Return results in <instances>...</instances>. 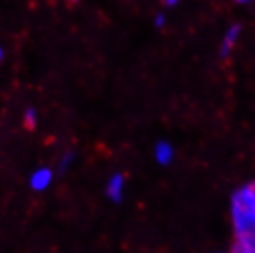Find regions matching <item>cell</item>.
<instances>
[{"label":"cell","instance_id":"cell-2","mask_svg":"<svg viewBox=\"0 0 255 253\" xmlns=\"http://www.w3.org/2000/svg\"><path fill=\"white\" fill-rule=\"evenodd\" d=\"M154 154H155L157 163H158V165H161V166L169 165V163L172 161V158H174V149H172L171 144L166 143V141H160L155 146Z\"/></svg>","mask_w":255,"mask_h":253},{"label":"cell","instance_id":"cell-9","mask_svg":"<svg viewBox=\"0 0 255 253\" xmlns=\"http://www.w3.org/2000/svg\"><path fill=\"white\" fill-rule=\"evenodd\" d=\"M175 5H177L175 0H168V2H166V6H175Z\"/></svg>","mask_w":255,"mask_h":253},{"label":"cell","instance_id":"cell-4","mask_svg":"<svg viewBox=\"0 0 255 253\" xmlns=\"http://www.w3.org/2000/svg\"><path fill=\"white\" fill-rule=\"evenodd\" d=\"M51 181V170L49 169H40L31 178V186L35 190H43Z\"/></svg>","mask_w":255,"mask_h":253},{"label":"cell","instance_id":"cell-1","mask_svg":"<svg viewBox=\"0 0 255 253\" xmlns=\"http://www.w3.org/2000/svg\"><path fill=\"white\" fill-rule=\"evenodd\" d=\"M231 213L239 244L255 253V181L235 192Z\"/></svg>","mask_w":255,"mask_h":253},{"label":"cell","instance_id":"cell-8","mask_svg":"<svg viewBox=\"0 0 255 253\" xmlns=\"http://www.w3.org/2000/svg\"><path fill=\"white\" fill-rule=\"evenodd\" d=\"M165 22L166 20H165V15H163V14H157L155 15V26L157 28H161L163 25H165Z\"/></svg>","mask_w":255,"mask_h":253},{"label":"cell","instance_id":"cell-5","mask_svg":"<svg viewBox=\"0 0 255 253\" xmlns=\"http://www.w3.org/2000/svg\"><path fill=\"white\" fill-rule=\"evenodd\" d=\"M122 192H123V176L120 173H117V175H114L111 179H109L108 195L111 196L114 201H120L122 200Z\"/></svg>","mask_w":255,"mask_h":253},{"label":"cell","instance_id":"cell-6","mask_svg":"<svg viewBox=\"0 0 255 253\" xmlns=\"http://www.w3.org/2000/svg\"><path fill=\"white\" fill-rule=\"evenodd\" d=\"M35 120H37V115H35V111L31 107V109H28L25 114V128L32 131L35 128Z\"/></svg>","mask_w":255,"mask_h":253},{"label":"cell","instance_id":"cell-10","mask_svg":"<svg viewBox=\"0 0 255 253\" xmlns=\"http://www.w3.org/2000/svg\"><path fill=\"white\" fill-rule=\"evenodd\" d=\"M0 60H2V49H0Z\"/></svg>","mask_w":255,"mask_h":253},{"label":"cell","instance_id":"cell-7","mask_svg":"<svg viewBox=\"0 0 255 253\" xmlns=\"http://www.w3.org/2000/svg\"><path fill=\"white\" fill-rule=\"evenodd\" d=\"M234 253H254V252H252L251 249L242 246V244H237V246L234 247Z\"/></svg>","mask_w":255,"mask_h":253},{"label":"cell","instance_id":"cell-3","mask_svg":"<svg viewBox=\"0 0 255 253\" xmlns=\"http://www.w3.org/2000/svg\"><path fill=\"white\" fill-rule=\"evenodd\" d=\"M239 32H240V25H232V26L226 31L225 39H223V42H222V48H220V54H222L223 57L229 56V52H231V49H232V46H234L237 37H239Z\"/></svg>","mask_w":255,"mask_h":253}]
</instances>
